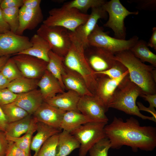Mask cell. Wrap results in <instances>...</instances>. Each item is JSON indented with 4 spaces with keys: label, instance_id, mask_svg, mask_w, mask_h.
Returning a JSON list of instances; mask_svg holds the SVG:
<instances>
[{
    "label": "cell",
    "instance_id": "6da1fadb",
    "mask_svg": "<svg viewBox=\"0 0 156 156\" xmlns=\"http://www.w3.org/2000/svg\"><path fill=\"white\" fill-rule=\"evenodd\" d=\"M104 130L112 148L118 149L126 145L134 152L138 148L151 151L156 146V128L140 126L138 121L133 117L124 122L122 118L115 116L110 123L105 126Z\"/></svg>",
    "mask_w": 156,
    "mask_h": 156
},
{
    "label": "cell",
    "instance_id": "7a4b0ae2",
    "mask_svg": "<svg viewBox=\"0 0 156 156\" xmlns=\"http://www.w3.org/2000/svg\"><path fill=\"white\" fill-rule=\"evenodd\" d=\"M115 56L116 60L121 62L127 68L131 80L140 88L142 94H156V82L153 75L155 67L142 62L129 50L116 53Z\"/></svg>",
    "mask_w": 156,
    "mask_h": 156
},
{
    "label": "cell",
    "instance_id": "3957f363",
    "mask_svg": "<svg viewBox=\"0 0 156 156\" xmlns=\"http://www.w3.org/2000/svg\"><path fill=\"white\" fill-rule=\"evenodd\" d=\"M142 93L141 89L131 80L128 74L117 86L108 107L137 116L143 120L156 122V119L153 116H146L141 114L136 105L137 98Z\"/></svg>",
    "mask_w": 156,
    "mask_h": 156
},
{
    "label": "cell",
    "instance_id": "277c9868",
    "mask_svg": "<svg viewBox=\"0 0 156 156\" xmlns=\"http://www.w3.org/2000/svg\"><path fill=\"white\" fill-rule=\"evenodd\" d=\"M70 34L72 43L64 57V64L83 77L89 90L94 95L97 84V75L94 73L86 59L85 49L81 43L73 36L70 32Z\"/></svg>",
    "mask_w": 156,
    "mask_h": 156
},
{
    "label": "cell",
    "instance_id": "5b68a950",
    "mask_svg": "<svg viewBox=\"0 0 156 156\" xmlns=\"http://www.w3.org/2000/svg\"><path fill=\"white\" fill-rule=\"evenodd\" d=\"M49 15L43 24L49 26H58L74 32L79 26L88 20L89 14L83 13L77 9L64 5L50 10Z\"/></svg>",
    "mask_w": 156,
    "mask_h": 156
},
{
    "label": "cell",
    "instance_id": "8992f818",
    "mask_svg": "<svg viewBox=\"0 0 156 156\" xmlns=\"http://www.w3.org/2000/svg\"><path fill=\"white\" fill-rule=\"evenodd\" d=\"M108 122L94 121L83 124L70 132L80 143L79 156H86L96 143L106 137L104 128Z\"/></svg>",
    "mask_w": 156,
    "mask_h": 156
},
{
    "label": "cell",
    "instance_id": "52a82bcc",
    "mask_svg": "<svg viewBox=\"0 0 156 156\" xmlns=\"http://www.w3.org/2000/svg\"><path fill=\"white\" fill-rule=\"evenodd\" d=\"M36 34L49 43L53 52L63 57L66 55L72 44L70 31L62 27L42 24Z\"/></svg>",
    "mask_w": 156,
    "mask_h": 156
},
{
    "label": "cell",
    "instance_id": "ba28073f",
    "mask_svg": "<svg viewBox=\"0 0 156 156\" xmlns=\"http://www.w3.org/2000/svg\"><path fill=\"white\" fill-rule=\"evenodd\" d=\"M139 40L133 36L128 40L118 39L110 36L104 31L103 28L96 25L88 38L89 45L104 48L115 54L129 50Z\"/></svg>",
    "mask_w": 156,
    "mask_h": 156
},
{
    "label": "cell",
    "instance_id": "9c48e42d",
    "mask_svg": "<svg viewBox=\"0 0 156 156\" xmlns=\"http://www.w3.org/2000/svg\"><path fill=\"white\" fill-rule=\"evenodd\" d=\"M103 7L109 15L108 19L103 26L112 29L115 38L125 40L126 29L124 23L125 18L129 15H138L139 12L129 11L119 0L106 1Z\"/></svg>",
    "mask_w": 156,
    "mask_h": 156
},
{
    "label": "cell",
    "instance_id": "30bf717a",
    "mask_svg": "<svg viewBox=\"0 0 156 156\" xmlns=\"http://www.w3.org/2000/svg\"><path fill=\"white\" fill-rule=\"evenodd\" d=\"M11 57L25 77L39 80L47 70L48 62L34 57L21 54Z\"/></svg>",
    "mask_w": 156,
    "mask_h": 156
},
{
    "label": "cell",
    "instance_id": "8fae6325",
    "mask_svg": "<svg viewBox=\"0 0 156 156\" xmlns=\"http://www.w3.org/2000/svg\"><path fill=\"white\" fill-rule=\"evenodd\" d=\"M84 53L88 64L95 72L109 69L116 61L114 54L100 47L89 45L85 49Z\"/></svg>",
    "mask_w": 156,
    "mask_h": 156
},
{
    "label": "cell",
    "instance_id": "7c38bea8",
    "mask_svg": "<svg viewBox=\"0 0 156 156\" xmlns=\"http://www.w3.org/2000/svg\"><path fill=\"white\" fill-rule=\"evenodd\" d=\"M31 46L27 36L18 35L10 30L0 34V57L14 55Z\"/></svg>",
    "mask_w": 156,
    "mask_h": 156
},
{
    "label": "cell",
    "instance_id": "4fadbf2b",
    "mask_svg": "<svg viewBox=\"0 0 156 156\" xmlns=\"http://www.w3.org/2000/svg\"><path fill=\"white\" fill-rule=\"evenodd\" d=\"M77 108L80 113L94 121L108 122L109 119L105 113L109 108L94 96H81Z\"/></svg>",
    "mask_w": 156,
    "mask_h": 156
},
{
    "label": "cell",
    "instance_id": "5bb4252c",
    "mask_svg": "<svg viewBox=\"0 0 156 156\" xmlns=\"http://www.w3.org/2000/svg\"><path fill=\"white\" fill-rule=\"evenodd\" d=\"M129 74L128 70L117 78H110L106 75H97L96 86L94 96L103 105L107 107L117 86Z\"/></svg>",
    "mask_w": 156,
    "mask_h": 156
},
{
    "label": "cell",
    "instance_id": "9a60e30c",
    "mask_svg": "<svg viewBox=\"0 0 156 156\" xmlns=\"http://www.w3.org/2000/svg\"><path fill=\"white\" fill-rule=\"evenodd\" d=\"M102 6L91 9V12L87 21L78 27L71 34L80 42L85 49L89 45L88 38L100 19H106L108 14Z\"/></svg>",
    "mask_w": 156,
    "mask_h": 156
},
{
    "label": "cell",
    "instance_id": "2e32d148",
    "mask_svg": "<svg viewBox=\"0 0 156 156\" xmlns=\"http://www.w3.org/2000/svg\"><path fill=\"white\" fill-rule=\"evenodd\" d=\"M66 112L44 101L32 116L37 122L60 129L61 122Z\"/></svg>",
    "mask_w": 156,
    "mask_h": 156
},
{
    "label": "cell",
    "instance_id": "e0dca14e",
    "mask_svg": "<svg viewBox=\"0 0 156 156\" xmlns=\"http://www.w3.org/2000/svg\"><path fill=\"white\" fill-rule=\"evenodd\" d=\"M43 16L41 8L33 9L22 6L19 9V25L16 34L23 35L26 30L35 29L43 22Z\"/></svg>",
    "mask_w": 156,
    "mask_h": 156
},
{
    "label": "cell",
    "instance_id": "ac0fdd59",
    "mask_svg": "<svg viewBox=\"0 0 156 156\" xmlns=\"http://www.w3.org/2000/svg\"><path fill=\"white\" fill-rule=\"evenodd\" d=\"M65 66L62 79L65 89L75 92L80 96H94L89 90L83 77L76 72Z\"/></svg>",
    "mask_w": 156,
    "mask_h": 156
},
{
    "label": "cell",
    "instance_id": "d6986e66",
    "mask_svg": "<svg viewBox=\"0 0 156 156\" xmlns=\"http://www.w3.org/2000/svg\"><path fill=\"white\" fill-rule=\"evenodd\" d=\"M80 96L75 92L68 90L44 101L64 111L80 112L77 109V106Z\"/></svg>",
    "mask_w": 156,
    "mask_h": 156
},
{
    "label": "cell",
    "instance_id": "ffe728a7",
    "mask_svg": "<svg viewBox=\"0 0 156 156\" xmlns=\"http://www.w3.org/2000/svg\"><path fill=\"white\" fill-rule=\"evenodd\" d=\"M44 100L40 90L36 89L29 92L18 94L15 100L12 103L32 115L40 106Z\"/></svg>",
    "mask_w": 156,
    "mask_h": 156
},
{
    "label": "cell",
    "instance_id": "44dd1931",
    "mask_svg": "<svg viewBox=\"0 0 156 156\" xmlns=\"http://www.w3.org/2000/svg\"><path fill=\"white\" fill-rule=\"evenodd\" d=\"M37 85L44 101L64 92L58 80L47 70L39 80Z\"/></svg>",
    "mask_w": 156,
    "mask_h": 156
},
{
    "label": "cell",
    "instance_id": "7402d4cb",
    "mask_svg": "<svg viewBox=\"0 0 156 156\" xmlns=\"http://www.w3.org/2000/svg\"><path fill=\"white\" fill-rule=\"evenodd\" d=\"M30 41L32 44L31 47L16 55L26 54L48 62L49 61V53L51 50L49 43L37 34L31 37Z\"/></svg>",
    "mask_w": 156,
    "mask_h": 156
},
{
    "label": "cell",
    "instance_id": "603a6c76",
    "mask_svg": "<svg viewBox=\"0 0 156 156\" xmlns=\"http://www.w3.org/2000/svg\"><path fill=\"white\" fill-rule=\"evenodd\" d=\"M36 125L37 133L32 138L30 146V149L35 152L33 156H37L41 146L49 138L62 131L60 129L40 122H37Z\"/></svg>",
    "mask_w": 156,
    "mask_h": 156
},
{
    "label": "cell",
    "instance_id": "cb8c5ba5",
    "mask_svg": "<svg viewBox=\"0 0 156 156\" xmlns=\"http://www.w3.org/2000/svg\"><path fill=\"white\" fill-rule=\"evenodd\" d=\"M80 146V143L75 136L63 130L59 133L56 156H67Z\"/></svg>",
    "mask_w": 156,
    "mask_h": 156
},
{
    "label": "cell",
    "instance_id": "d4e9b609",
    "mask_svg": "<svg viewBox=\"0 0 156 156\" xmlns=\"http://www.w3.org/2000/svg\"><path fill=\"white\" fill-rule=\"evenodd\" d=\"M94 121H96L80 112L75 111H66L62 120L60 128L70 132L83 124Z\"/></svg>",
    "mask_w": 156,
    "mask_h": 156
},
{
    "label": "cell",
    "instance_id": "484cf974",
    "mask_svg": "<svg viewBox=\"0 0 156 156\" xmlns=\"http://www.w3.org/2000/svg\"><path fill=\"white\" fill-rule=\"evenodd\" d=\"M129 50L142 62H149L156 67V55L150 50L144 40H138Z\"/></svg>",
    "mask_w": 156,
    "mask_h": 156
},
{
    "label": "cell",
    "instance_id": "4316f807",
    "mask_svg": "<svg viewBox=\"0 0 156 156\" xmlns=\"http://www.w3.org/2000/svg\"><path fill=\"white\" fill-rule=\"evenodd\" d=\"M49 57L47 70L58 80L64 91L65 88L62 79V75L65 70V66L63 63L64 57L58 55L51 50L49 53Z\"/></svg>",
    "mask_w": 156,
    "mask_h": 156
},
{
    "label": "cell",
    "instance_id": "83f0119b",
    "mask_svg": "<svg viewBox=\"0 0 156 156\" xmlns=\"http://www.w3.org/2000/svg\"><path fill=\"white\" fill-rule=\"evenodd\" d=\"M32 118V115H29L21 120L8 123L4 132L6 136L14 138L21 136L28 130Z\"/></svg>",
    "mask_w": 156,
    "mask_h": 156
},
{
    "label": "cell",
    "instance_id": "f1b7e54d",
    "mask_svg": "<svg viewBox=\"0 0 156 156\" xmlns=\"http://www.w3.org/2000/svg\"><path fill=\"white\" fill-rule=\"evenodd\" d=\"M39 80L23 76L11 81L7 88L17 94L26 93L37 88Z\"/></svg>",
    "mask_w": 156,
    "mask_h": 156
},
{
    "label": "cell",
    "instance_id": "f546056e",
    "mask_svg": "<svg viewBox=\"0 0 156 156\" xmlns=\"http://www.w3.org/2000/svg\"><path fill=\"white\" fill-rule=\"evenodd\" d=\"M37 122L33 117L29 129L23 135L18 138L6 136L7 139L8 141L13 142L17 146L30 155V146L32 136L36 130Z\"/></svg>",
    "mask_w": 156,
    "mask_h": 156
},
{
    "label": "cell",
    "instance_id": "4dcf8cb0",
    "mask_svg": "<svg viewBox=\"0 0 156 156\" xmlns=\"http://www.w3.org/2000/svg\"><path fill=\"white\" fill-rule=\"evenodd\" d=\"M106 2L104 0H73L64 5L68 8H75L86 14L89 9L102 6Z\"/></svg>",
    "mask_w": 156,
    "mask_h": 156
},
{
    "label": "cell",
    "instance_id": "1f68e13d",
    "mask_svg": "<svg viewBox=\"0 0 156 156\" xmlns=\"http://www.w3.org/2000/svg\"><path fill=\"white\" fill-rule=\"evenodd\" d=\"M0 107L8 123L21 120L29 115L23 109L12 103Z\"/></svg>",
    "mask_w": 156,
    "mask_h": 156
},
{
    "label": "cell",
    "instance_id": "d6a6232c",
    "mask_svg": "<svg viewBox=\"0 0 156 156\" xmlns=\"http://www.w3.org/2000/svg\"><path fill=\"white\" fill-rule=\"evenodd\" d=\"M20 8L15 7L2 10L3 18L11 31L16 33L19 25Z\"/></svg>",
    "mask_w": 156,
    "mask_h": 156
},
{
    "label": "cell",
    "instance_id": "836d02e7",
    "mask_svg": "<svg viewBox=\"0 0 156 156\" xmlns=\"http://www.w3.org/2000/svg\"><path fill=\"white\" fill-rule=\"evenodd\" d=\"M59 133L49 138L43 144L37 156H56Z\"/></svg>",
    "mask_w": 156,
    "mask_h": 156
},
{
    "label": "cell",
    "instance_id": "e575fe53",
    "mask_svg": "<svg viewBox=\"0 0 156 156\" xmlns=\"http://www.w3.org/2000/svg\"><path fill=\"white\" fill-rule=\"evenodd\" d=\"M0 72L10 82L23 76L12 57L9 59Z\"/></svg>",
    "mask_w": 156,
    "mask_h": 156
},
{
    "label": "cell",
    "instance_id": "d590c367",
    "mask_svg": "<svg viewBox=\"0 0 156 156\" xmlns=\"http://www.w3.org/2000/svg\"><path fill=\"white\" fill-rule=\"evenodd\" d=\"M110 148V142L105 137L94 144L88 152L90 156H108V152Z\"/></svg>",
    "mask_w": 156,
    "mask_h": 156
},
{
    "label": "cell",
    "instance_id": "8d00e7d4",
    "mask_svg": "<svg viewBox=\"0 0 156 156\" xmlns=\"http://www.w3.org/2000/svg\"><path fill=\"white\" fill-rule=\"evenodd\" d=\"M128 70L127 67L121 62L116 60L109 69L102 72H95V74H101L107 76L112 79L120 77Z\"/></svg>",
    "mask_w": 156,
    "mask_h": 156
},
{
    "label": "cell",
    "instance_id": "74e56055",
    "mask_svg": "<svg viewBox=\"0 0 156 156\" xmlns=\"http://www.w3.org/2000/svg\"><path fill=\"white\" fill-rule=\"evenodd\" d=\"M18 94L14 93L7 88L0 90V106L13 102Z\"/></svg>",
    "mask_w": 156,
    "mask_h": 156
},
{
    "label": "cell",
    "instance_id": "f35d334b",
    "mask_svg": "<svg viewBox=\"0 0 156 156\" xmlns=\"http://www.w3.org/2000/svg\"><path fill=\"white\" fill-rule=\"evenodd\" d=\"M127 1L136 3V8L140 10L153 11L156 8V0H130Z\"/></svg>",
    "mask_w": 156,
    "mask_h": 156
},
{
    "label": "cell",
    "instance_id": "ab89813d",
    "mask_svg": "<svg viewBox=\"0 0 156 156\" xmlns=\"http://www.w3.org/2000/svg\"><path fill=\"white\" fill-rule=\"evenodd\" d=\"M9 141L8 147L5 156H31L17 146L13 142Z\"/></svg>",
    "mask_w": 156,
    "mask_h": 156
},
{
    "label": "cell",
    "instance_id": "60d3db41",
    "mask_svg": "<svg viewBox=\"0 0 156 156\" xmlns=\"http://www.w3.org/2000/svg\"><path fill=\"white\" fill-rule=\"evenodd\" d=\"M9 142L5 132L0 131V156H5L8 147Z\"/></svg>",
    "mask_w": 156,
    "mask_h": 156
},
{
    "label": "cell",
    "instance_id": "b9f144b4",
    "mask_svg": "<svg viewBox=\"0 0 156 156\" xmlns=\"http://www.w3.org/2000/svg\"><path fill=\"white\" fill-rule=\"evenodd\" d=\"M23 5V0H2L0 5L1 9L6 8H21Z\"/></svg>",
    "mask_w": 156,
    "mask_h": 156
},
{
    "label": "cell",
    "instance_id": "7bdbcfd3",
    "mask_svg": "<svg viewBox=\"0 0 156 156\" xmlns=\"http://www.w3.org/2000/svg\"><path fill=\"white\" fill-rule=\"evenodd\" d=\"M41 0H23V6L26 8L36 9L40 8Z\"/></svg>",
    "mask_w": 156,
    "mask_h": 156
},
{
    "label": "cell",
    "instance_id": "ee69618b",
    "mask_svg": "<svg viewBox=\"0 0 156 156\" xmlns=\"http://www.w3.org/2000/svg\"><path fill=\"white\" fill-rule=\"evenodd\" d=\"M145 100L147 101L149 104L148 107L152 109H155L156 107V94H145L142 93L140 95Z\"/></svg>",
    "mask_w": 156,
    "mask_h": 156
},
{
    "label": "cell",
    "instance_id": "f6af8a7d",
    "mask_svg": "<svg viewBox=\"0 0 156 156\" xmlns=\"http://www.w3.org/2000/svg\"><path fill=\"white\" fill-rule=\"evenodd\" d=\"M8 123L5 115L0 106V131L5 132Z\"/></svg>",
    "mask_w": 156,
    "mask_h": 156
},
{
    "label": "cell",
    "instance_id": "bcb514c9",
    "mask_svg": "<svg viewBox=\"0 0 156 156\" xmlns=\"http://www.w3.org/2000/svg\"><path fill=\"white\" fill-rule=\"evenodd\" d=\"M9 26L5 21L2 14V10L0 8V34L10 31Z\"/></svg>",
    "mask_w": 156,
    "mask_h": 156
},
{
    "label": "cell",
    "instance_id": "7dc6e473",
    "mask_svg": "<svg viewBox=\"0 0 156 156\" xmlns=\"http://www.w3.org/2000/svg\"><path fill=\"white\" fill-rule=\"evenodd\" d=\"M152 33L149 41L147 43V46L156 50V27H153Z\"/></svg>",
    "mask_w": 156,
    "mask_h": 156
},
{
    "label": "cell",
    "instance_id": "c3c4849f",
    "mask_svg": "<svg viewBox=\"0 0 156 156\" xmlns=\"http://www.w3.org/2000/svg\"><path fill=\"white\" fill-rule=\"evenodd\" d=\"M138 107L140 111L142 110L151 113L155 118L156 119V111L155 109H152L149 107H147L139 102H137Z\"/></svg>",
    "mask_w": 156,
    "mask_h": 156
},
{
    "label": "cell",
    "instance_id": "681fc988",
    "mask_svg": "<svg viewBox=\"0 0 156 156\" xmlns=\"http://www.w3.org/2000/svg\"><path fill=\"white\" fill-rule=\"evenodd\" d=\"M10 82L0 72V90L7 88Z\"/></svg>",
    "mask_w": 156,
    "mask_h": 156
},
{
    "label": "cell",
    "instance_id": "f907efd6",
    "mask_svg": "<svg viewBox=\"0 0 156 156\" xmlns=\"http://www.w3.org/2000/svg\"><path fill=\"white\" fill-rule=\"evenodd\" d=\"M10 56H4L0 57V72L2 68L7 62Z\"/></svg>",
    "mask_w": 156,
    "mask_h": 156
},
{
    "label": "cell",
    "instance_id": "816d5d0a",
    "mask_svg": "<svg viewBox=\"0 0 156 156\" xmlns=\"http://www.w3.org/2000/svg\"><path fill=\"white\" fill-rule=\"evenodd\" d=\"M1 1H2V0H0V4H1Z\"/></svg>",
    "mask_w": 156,
    "mask_h": 156
}]
</instances>
